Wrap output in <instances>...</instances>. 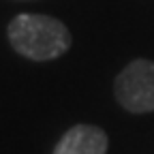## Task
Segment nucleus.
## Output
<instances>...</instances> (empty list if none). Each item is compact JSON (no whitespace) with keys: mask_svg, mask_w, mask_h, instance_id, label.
<instances>
[{"mask_svg":"<svg viewBox=\"0 0 154 154\" xmlns=\"http://www.w3.org/2000/svg\"><path fill=\"white\" fill-rule=\"evenodd\" d=\"M9 41L19 56L45 62L69 51L71 32L56 17L22 13L9 24Z\"/></svg>","mask_w":154,"mask_h":154,"instance_id":"nucleus-1","label":"nucleus"},{"mask_svg":"<svg viewBox=\"0 0 154 154\" xmlns=\"http://www.w3.org/2000/svg\"><path fill=\"white\" fill-rule=\"evenodd\" d=\"M116 99L131 113L154 111V62L133 60L116 77Z\"/></svg>","mask_w":154,"mask_h":154,"instance_id":"nucleus-2","label":"nucleus"},{"mask_svg":"<svg viewBox=\"0 0 154 154\" xmlns=\"http://www.w3.org/2000/svg\"><path fill=\"white\" fill-rule=\"evenodd\" d=\"M107 133L92 124H77L69 128L56 143L51 154H107Z\"/></svg>","mask_w":154,"mask_h":154,"instance_id":"nucleus-3","label":"nucleus"}]
</instances>
